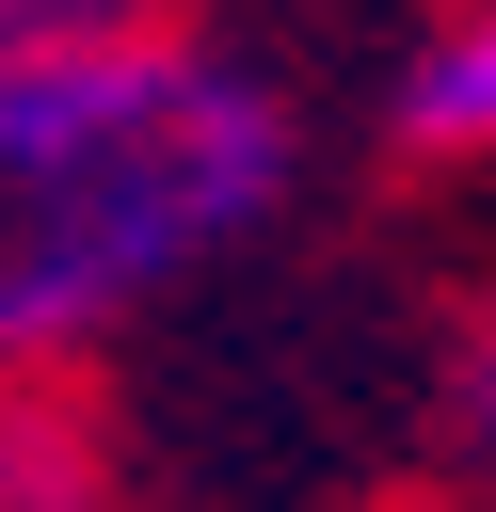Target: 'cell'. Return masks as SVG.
<instances>
[{
	"label": "cell",
	"mask_w": 496,
	"mask_h": 512,
	"mask_svg": "<svg viewBox=\"0 0 496 512\" xmlns=\"http://www.w3.org/2000/svg\"><path fill=\"white\" fill-rule=\"evenodd\" d=\"M176 16H208V0H176Z\"/></svg>",
	"instance_id": "6"
},
{
	"label": "cell",
	"mask_w": 496,
	"mask_h": 512,
	"mask_svg": "<svg viewBox=\"0 0 496 512\" xmlns=\"http://www.w3.org/2000/svg\"><path fill=\"white\" fill-rule=\"evenodd\" d=\"M0 512H128V464L80 368H0Z\"/></svg>",
	"instance_id": "2"
},
{
	"label": "cell",
	"mask_w": 496,
	"mask_h": 512,
	"mask_svg": "<svg viewBox=\"0 0 496 512\" xmlns=\"http://www.w3.org/2000/svg\"><path fill=\"white\" fill-rule=\"evenodd\" d=\"M400 144L496 176V0H448V16L416 32V64H400Z\"/></svg>",
	"instance_id": "3"
},
{
	"label": "cell",
	"mask_w": 496,
	"mask_h": 512,
	"mask_svg": "<svg viewBox=\"0 0 496 512\" xmlns=\"http://www.w3.org/2000/svg\"><path fill=\"white\" fill-rule=\"evenodd\" d=\"M304 192V112L208 16L128 0L0 48V368H96Z\"/></svg>",
	"instance_id": "1"
},
{
	"label": "cell",
	"mask_w": 496,
	"mask_h": 512,
	"mask_svg": "<svg viewBox=\"0 0 496 512\" xmlns=\"http://www.w3.org/2000/svg\"><path fill=\"white\" fill-rule=\"evenodd\" d=\"M480 512H496V496H480Z\"/></svg>",
	"instance_id": "7"
},
{
	"label": "cell",
	"mask_w": 496,
	"mask_h": 512,
	"mask_svg": "<svg viewBox=\"0 0 496 512\" xmlns=\"http://www.w3.org/2000/svg\"><path fill=\"white\" fill-rule=\"evenodd\" d=\"M432 448L464 464V496H496V288L448 320V368H432Z\"/></svg>",
	"instance_id": "4"
},
{
	"label": "cell",
	"mask_w": 496,
	"mask_h": 512,
	"mask_svg": "<svg viewBox=\"0 0 496 512\" xmlns=\"http://www.w3.org/2000/svg\"><path fill=\"white\" fill-rule=\"evenodd\" d=\"M80 16H128V0H0V48L16 32H80Z\"/></svg>",
	"instance_id": "5"
}]
</instances>
